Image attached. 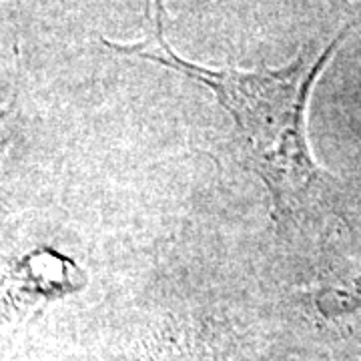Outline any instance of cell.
I'll use <instances>...</instances> for the list:
<instances>
[{
  "mask_svg": "<svg viewBox=\"0 0 361 361\" xmlns=\"http://www.w3.org/2000/svg\"><path fill=\"white\" fill-rule=\"evenodd\" d=\"M20 275L30 281L28 293L37 297H61L85 283V277L68 257L52 251H37L20 263Z\"/></svg>",
  "mask_w": 361,
  "mask_h": 361,
  "instance_id": "3957f363",
  "label": "cell"
},
{
  "mask_svg": "<svg viewBox=\"0 0 361 361\" xmlns=\"http://www.w3.org/2000/svg\"><path fill=\"white\" fill-rule=\"evenodd\" d=\"M142 361H225V355L207 325L169 317L147 341Z\"/></svg>",
  "mask_w": 361,
  "mask_h": 361,
  "instance_id": "7a4b0ae2",
  "label": "cell"
},
{
  "mask_svg": "<svg viewBox=\"0 0 361 361\" xmlns=\"http://www.w3.org/2000/svg\"><path fill=\"white\" fill-rule=\"evenodd\" d=\"M161 16L163 8L157 0L155 32L151 37L133 44L103 42L118 54L151 61L205 85L231 115L239 157L263 180L275 225L283 227L299 219L327 187V175L311 155L305 129L311 89L349 26L322 52L303 47L295 61L279 71L247 73L237 68L213 71L180 59L163 37Z\"/></svg>",
  "mask_w": 361,
  "mask_h": 361,
  "instance_id": "6da1fadb",
  "label": "cell"
}]
</instances>
